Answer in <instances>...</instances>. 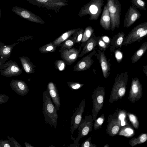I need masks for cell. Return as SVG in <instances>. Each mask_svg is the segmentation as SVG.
<instances>
[{"label":"cell","mask_w":147,"mask_h":147,"mask_svg":"<svg viewBox=\"0 0 147 147\" xmlns=\"http://www.w3.org/2000/svg\"><path fill=\"white\" fill-rule=\"evenodd\" d=\"M42 113L45 122L48 123L51 127L57 128L58 115L48 89L43 93Z\"/></svg>","instance_id":"cell-1"},{"label":"cell","mask_w":147,"mask_h":147,"mask_svg":"<svg viewBox=\"0 0 147 147\" xmlns=\"http://www.w3.org/2000/svg\"><path fill=\"white\" fill-rule=\"evenodd\" d=\"M128 77L127 72L117 73L110 96L109 102L111 103L121 99L125 96Z\"/></svg>","instance_id":"cell-2"},{"label":"cell","mask_w":147,"mask_h":147,"mask_svg":"<svg viewBox=\"0 0 147 147\" xmlns=\"http://www.w3.org/2000/svg\"><path fill=\"white\" fill-rule=\"evenodd\" d=\"M147 34V23L140 24L133 28L126 36L124 37L122 45H127L134 42H139Z\"/></svg>","instance_id":"cell-3"},{"label":"cell","mask_w":147,"mask_h":147,"mask_svg":"<svg viewBox=\"0 0 147 147\" xmlns=\"http://www.w3.org/2000/svg\"><path fill=\"white\" fill-rule=\"evenodd\" d=\"M93 121L92 116L91 115L86 116L84 119L82 118L78 128V137L74 140L73 143L69 146H80V144L79 142L80 139L86 136L92 131Z\"/></svg>","instance_id":"cell-4"},{"label":"cell","mask_w":147,"mask_h":147,"mask_svg":"<svg viewBox=\"0 0 147 147\" xmlns=\"http://www.w3.org/2000/svg\"><path fill=\"white\" fill-rule=\"evenodd\" d=\"M105 88L98 86L95 88L91 96L93 107L92 115L94 121L96 118L98 114L103 107L105 97Z\"/></svg>","instance_id":"cell-5"},{"label":"cell","mask_w":147,"mask_h":147,"mask_svg":"<svg viewBox=\"0 0 147 147\" xmlns=\"http://www.w3.org/2000/svg\"><path fill=\"white\" fill-rule=\"evenodd\" d=\"M30 4L48 10L59 12L61 8L68 5L66 0H26Z\"/></svg>","instance_id":"cell-6"},{"label":"cell","mask_w":147,"mask_h":147,"mask_svg":"<svg viewBox=\"0 0 147 147\" xmlns=\"http://www.w3.org/2000/svg\"><path fill=\"white\" fill-rule=\"evenodd\" d=\"M143 94V88L138 78H133L128 96L129 101L132 103L138 101Z\"/></svg>","instance_id":"cell-7"},{"label":"cell","mask_w":147,"mask_h":147,"mask_svg":"<svg viewBox=\"0 0 147 147\" xmlns=\"http://www.w3.org/2000/svg\"><path fill=\"white\" fill-rule=\"evenodd\" d=\"M22 71L16 62L10 60L2 65L0 73L3 76L11 77L20 75Z\"/></svg>","instance_id":"cell-8"},{"label":"cell","mask_w":147,"mask_h":147,"mask_svg":"<svg viewBox=\"0 0 147 147\" xmlns=\"http://www.w3.org/2000/svg\"><path fill=\"white\" fill-rule=\"evenodd\" d=\"M11 10L16 14L28 21L40 24L45 23L41 18L26 9L15 6L13 7Z\"/></svg>","instance_id":"cell-9"},{"label":"cell","mask_w":147,"mask_h":147,"mask_svg":"<svg viewBox=\"0 0 147 147\" xmlns=\"http://www.w3.org/2000/svg\"><path fill=\"white\" fill-rule=\"evenodd\" d=\"M107 122V134L111 137L117 135L122 126L120 121L115 112L109 115Z\"/></svg>","instance_id":"cell-10"},{"label":"cell","mask_w":147,"mask_h":147,"mask_svg":"<svg viewBox=\"0 0 147 147\" xmlns=\"http://www.w3.org/2000/svg\"><path fill=\"white\" fill-rule=\"evenodd\" d=\"M108 6L111 23V29L113 31L116 27L118 28L120 24L119 11L114 0H108Z\"/></svg>","instance_id":"cell-11"},{"label":"cell","mask_w":147,"mask_h":147,"mask_svg":"<svg viewBox=\"0 0 147 147\" xmlns=\"http://www.w3.org/2000/svg\"><path fill=\"white\" fill-rule=\"evenodd\" d=\"M85 100L83 99L80 102L76 111L71 117L70 132L71 134L78 129L82 119V115L84 111Z\"/></svg>","instance_id":"cell-12"},{"label":"cell","mask_w":147,"mask_h":147,"mask_svg":"<svg viewBox=\"0 0 147 147\" xmlns=\"http://www.w3.org/2000/svg\"><path fill=\"white\" fill-rule=\"evenodd\" d=\"M98 53H96L94 55L97 56L99 60L103 77L105 78H107L109 76L111 70L110 60H108L105 55V51H102L98 49Z\"/></svg>","instance_id":"cell-13"},{"label":"cell","mask_w":147,"mask_h":147,"mask_svg":"<svg viewBox=\"0 0 147 147\" xmlns=\"http://www.w3.org/2000/svg\"><path fill=\"white\" fill-rule=\"evenodd\" d=\"M96 53L95 49L89 55L79 61L74 67V71H82L89 69L94 62L92 56Z\"/></svg>","instance_id":"cell-14"},{"label":"cell","mask_w":147,"mask_h":147,"mask_svg":"<svg viewBox=\"0 0 147 147\" xmlns=\"http://www.w3.org/2000/svg\"><path fill=\"white\" fill-rule=\"evenodd\" d=\"M10 85L16 93L20 96L25 95L29 92L28 86L23 81L17 79L12 80L10 81Z\"/></svg>","instance_id":"cell-15"},{"label":"cell","mask_w":147,"mask_h":147,"mask_svg":"<svg viewBox=\"0 0 147 147\" xmlns=\"http://www.w3.org/2000/svg\"><path fill=\"white\" fill-rule=\"evenodd\" d=\"M47 89L57 111L59 110L61 106V103L59 93L57 87L53 83L51 82L48 84Z\"/></svg>","instance_id":"cell-16"},{"label":"cell","mask_w":147,"mask_h":147,"mask_svg":"<svg viewBox=\"0 0 147 147\" xmlns=\"http://www.w3.org/2000/svg\"><path fill=\"white\" fill-rule=\"evenodd\" d=\"M80 50L74 48L66 49L61 53V57L67 63H72L79 57Z\"/></svg>","instance_id":"cell-17"},{"label":"cell","mask_w":147,"mask_h":147,"mask_svg":"<svg viewBox=\"0 0 147 147\" xmlns=\"http://www.w3.org/2000/svg\"><path fill=\"white\" fill-rule=\"evenodd\" d=\"M98 38V37H96L93 33L90 38L86 42L81 54L79 55V57H81L94 50L97 44Z\"/></svg>","instance_id":"cell-18"},{"label":"cell","mask_w":147,"mask_h":147,"mask_svg":"<svg viewBox=\"0 0 147 147\" xmlns=\"http://www.w3.org/2000/svg\"><path fill=\"white\" fill-rule=\"evenodd\" d=\"M111 19L108 6L105 7L100 21V24L103 28L107 30L111 29Z\"/></svg>","instance_id":"cell-19"},{"label":"cell","mask_w":147,"mask_h":147,"mask_svg":"<svg viewBox=\"0 0 147 147\" xmlns=\"http://www.w3.org/2000/svg\"><path fill=\"white\" fill-rule=\"evenodd\" d=\"M16 45V42L10 45H5L0 41V57L2 58L7 59L11 55L13 49Z\"/></svg>","instance_id":"cell-20"},{"label":"cell","mask_w":147,"mask_h":147,"mask_svg":"<svg viewBox=\"0 0 147 147\" xmlns=\"http://www.w3.org/2000/svg\"><path fill=\"white\" fill-rule=\"evenodd\" d=\"M125 34L123 32H119L113 37L111 40L110 49L113 51L117 48H121Z\"/></svg>","instance_id":"cell-21"},{"label":"cell","mask_w":147,"mask_h":147,"mask_svg":"<svg viewBox=\"0 0 147 147\" xmlns=\"http://www.w3.org/2000/svg\"><path fill=\"white\" fill-rule=\"evenodd\" d=\"M19 58L23 68L26 72L28 74L34 73V65L30 62L29 59L26 56L21 57Z\"/></svg>","instance_id":"cell-22"},{"label":"cell","mask_w":147,"mask_h":147,"mask_svg":"<svg viewBox=\"0 0 147 147\" xmlns=\"http://www.w3.org/2000/svg\"><path fill=\"white\" fill-rule=\"evenodd\" d=\"M135 134L134 129L128 124L122 126L117 135L129 138L133 136Z\"/></svg>","instance_id":"cell-23"},{"label":"cell","mask_w":147,"mask_h":147,"mask_svg":"<svg viewBox=\"0 0 147 147\" xmlns=\"http://www.w3.org/2000/svg\"><path fill=\"white\" fill-rule=\"evenodd\" d=\"M147 49V42H144L134 53L131 58L132 63L136 62L144 55Z\"/></svg>","instance_id":"cell-24"},{"label":"cell","mask_w":147,"mask_h":147,"mask_svg":"<svg viewBox=\"0 0 147 147\" xmlns=\"http://www.w3.org/2000/svg\"><path fill=\"white\" fill-rule=\"evenodd\" d=\"M139 15L138 11L132 7L130 8L126 20V26L128 28L132 24L138 19Z\"/></svg>","instance_id":"cell-25"},{"label":"cell","mask_w":147,"mask_h":147,"mask_svg":"<svg viewBox=\"0 0 147 147\" xmlns=\"http://www.w3.org/2000/svg\"><path fill=\"white\" fill-rule=\"evenodd\" d=\"M79 29H74L68 31L56 39L53 42V43L56 46L58 45L68 38L69 37L74 34Z\"/></svg>","instance_id":"cell-26"},{"label":"cell","mask_w":147,"mask_h":147,"mask_svg":"<svg viewBox=\"0 0 147 147\" xmlns=\"http://www.w3.org/2000/svg\"><path fill=\"white\" fill-rule=\"evenodd\" d=\"M147 140V134L146 133H142L137 138H133L129 142V145L132 147L138 144H140L145 142Z\"/></svg>","instance_id":"cell-27"},{"label":"cell","mask_w":147,"mask_h":147,"mask_svg":"<svg viewBox=\"0 0 147 147\" xmlns=\"http://www.w3.org/2000/svg\"><path fill=\"white\" fill-rule=\"evenodd\" d=\"M115 112L120 121L121 126L129 124L126 120L127 112L125 110L117 108Z\"/></svg>","instance_id":"cell-28"},{"label":"cell","mask_w":147,"mask_h":147,"mask_svg":"<svg viewBox=\"0 0 147 147\" xmlns=\"http://www.w3.org/2000/svg\"><path fill=\"white\" fill-rule=\"evenodd\" d=\"M94 32V30L91 27H88L85 29L81 40L82 43H85L90 38Z\"/></svg>","instance_id":"cell-29"},{"label":"cell","mask_w":147,"mask_h":147,"mask_svg":"<svg viewBox=\"0 0 147 147\" xmlns=\"http://www.w3.org/2000/svg\"><path fill=\"white\" fill-rule=\"evenodd\" d=\"M56 46L54 45L53 43H50L40 47L39 50L43 53L53 52L56 50Z\"/></svg>","instance_id":"cell-30"},{"label":"cell","mask_w":147,"mask_h":147,"mask_svg":"<svg viewBox=\"0 0 147 147\" xmlns=\"http://www.w3.org/2000/svg\"><path fill=\"white\" fill-rule=\"evenodd\" d=\"M127 115L134 127L135 129H138L139 127V123L136 115L130 113H127Z\"/></svg>","instance_id":"cell-31"},{"label":"cell","mask_w":147,"mask_h":147,"mask_svg":"<svg viewBox=\"0 0 147 147\" xmlns=\"http://www.w3.org/2000/svg\"><path fill=\"white\" fill-rule=\"evenodd\" d=\"M105 114L102 113L99 117L94 121L93 124L94 129L96 131L101 127L105 120Z\"/></svg>","instance_id":"cell-32"},{"label":"cell","mask_w":147,"mask_h":147,"mask_svg":"<svg viewBox=\"0 0 147 147\" xmlns=\"http://www.w3.org/2000/svg\"><path fill=\"white\" fill-rule=\"evenodd\" d=\"M77 36L74 39H68L65 41L62 47L63 48H67L69 49L74 45L76 41Z\"/></svg>","instance_id":"cell-33"},{"label":"cell","mask_w":147,"mask_h":147,"mask_svg":"<svg viewBox=\"0 0 147 147\" xmlns=\"http://www.w3.org/2000/svg\"><path fill=\"white\" fill-rule=\"evenodd\" d=\"M68 85L71 90H76L81 88L84 84L76 82H70L68 83Z\"/></svg>","instance_id":"cell-34"},{"label":"cell","mask_w":147,"mask_h":147,"mask_svg":"<svg viewBox=\"0 0 147 147\" xmlns=\"http://www.w3.org/2000/svg\"><path fill=\"white\" fill-rule=\"evenodd\" d=\"M91 136L90 137L88 138L81 145V147H96L97 145L94 144H93L91 141Z\"/></svg>","instance_id":"cell-35"},{"label":"cell","mask_w":147,"mask_h":147,"mask_svg":"<svg viewBox=\"0 0 147 147\" xmlns=\"http://www.w3.org/2000/svg\"><path fill=\"white\" fill-rule=\"evenodd\" d=\"M88 9L89 12L92 15L96 14L98 11V7L96 5L94 4L90 5Z\"/></svg>","instance_id":"cell-36"},{"label":"cell","mask_w":147,"mask_h":147,"mask_svg":"<svg viewBox=\"0 0 147 147\" xmlns=\"http://www.w3.org/2000/svg\"><path fill=\"white\" fill-rule=\"evenodd\" d=\"M97 45H98L99 47L101 48L102 50L104 51H105L109 46L100 37H98Z\"/></svg>","instance_id":"cell-37"},{"label":"cell","mask_w":147,"mask_h":147,"mask_svg":"<svg viewBox=\"0 0 147 147\" xmlns=\"http://www.w3.org/2000/svg\"><path fill=\"white\" fill-rule=\"evenodd\" d=\"M55 63L57 67L60 71L63 70L65 68V65L64 62L61 60H57Z\"/></svg>","instance_id":"cell-38"},{"label":"cell","mask_w":147,"mask_h":147,"mask_svg":"<svg viewBox=\"0 0 147 147\" xmlns=\"http://www.w3.org/2000/svg\"><path fill=\"white\" fill-rule=\"evenodd\" d=\"M0 147H13L12 144L9 140L0 139Z\"/></svg>","instance_id":"cell-39"},{"label":"cell","mask_w":147,"mask_h":147,"mask_svg":"<svg viewBox=\"0 0 147 147\" xmlns=\"http://www.w3.org/2000/svg\"><path fill=\"white\" fill-rule=\"evenodd\" d=\"M7 138L12 143L13 147H22L21 145L13 137L7 136Z\"/></svg>","instance_id":"cell-40"},{"label":"cell","mask_w":147,"mask_h":147,"mask_svg":"<svg viewBox=\"0 0 147 147\" xmlns=\"http://www.w3.org/2000/svg\"><path fill=\"white\" fill-rule=\"evenodd\" d=\"M84 30L82 29H79L77 31V35L76 42L78 43L81 41L84 33Z\"/></svg>","instance_id":"cell-41"},{"label":"cell","mask_w":147,"mask_h":147,"mask_svg":"<svg viewBox=\"0 0 147 147\" xmlns=\"http://www.w3.org/2000/svg\"><path fill=\"white\" fill-rule=\"evenodd\" d=\"M9 98L5 94H0V104L7 102Z\"/></svg>","instance_id":"cell-42"},{"label":"cell","mask_w":147,"mask_h":147,"mask_svg":"<svg viewBox=\"0 0 147 147\" xmlns=\"http://www.w3.org/2000/svg\"><path fill=\"white\" fill-rule=\"evenodd\" d=\"M115 53V57H116L117 61L118 62H120L121 61V60L122 59V54L121 52L119 51H116Z\"/></svg>","instance_id":"cell-43"},{"label":"cell","mask_w":147,"mask_h":147,"mask_svg":"<svg viewBox=\"0 0 147 147\" xmlns=\"http://www.w3.org/2000/svg\"><path fill=\"white\" fill-rule=\"evenodd\" d=\"M101 38L107 45H110L111 40L109 37L106 36H103Z\"/></svg>","instance_id":"cell-44"},{"label":"cell","mask_w":147,"mask_h":147,"mask_svg":"<svg viewBox=\"0 0 147 147\" xmlns=\"http://www.w3.org/2000/svg\"><path fill=\"white\" fill-rule=\"evenodd\" d=\"M137 4L141 7H143L144 6L145 3L142 0H137Z\"/></svg>","instance_id":"cell-45"},{"label":"cell","mask_w":147,"mask_h":147,"mask_svg":"<svg viewBox=\"0 0 147 147\" xmlns=\"http://www.w3.org/2000/svg\"><path fill=\"white\" fill-rule=\"evenodd\" d=\"M1 58L0 59V69H1V67H2V65L3 63H5V59H7V60L8 59H4L3 60H1Z\"/></svg>","instance_id":"cell-46"},{"label":"cell","mask_w":147,"mask_h":147,"mask_svg":"<svg viewBox=\"0 0 147 147\" xmlns=\"http://www.w3.org/2000/svg\"><path fill=\"white\" fill-rule=\"evenodd\" d=\"M24 144L26 147H34L27 142H24Z\"/></svg>","instance_id":"cell-47"},{"label":"cell","mask_w":147,"mask_h":147,"mask_svg":"<svg viewBox=\"0 0 147 147\" xmlns=\"http://www.w3.org/2000/svg\"><path fill=\"white\" fill-rule=\"evenodd\" d=\"M104 147H109V146L108 144H106L104 146Z\"/></svg>","instance_id":"cell-48"},{"label":"cell","mask_w":147,"mask_h":147,"mask_svg":"<svg viewBox=\"0 0 147 147\" xmlns=\"http://www.w3.org/2000/svg\"><path fill=\"white\" fill-rule=\"evenodd\" d=\"M1 10L0 9V18H1Z\"/></svg>","instance_id":"cell-49"}]
</instances>
